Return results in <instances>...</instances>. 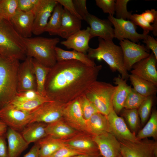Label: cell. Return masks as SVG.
Returning a JSON list of instances; mask_svg holds the SVG:
<instances>
[{
	"label": "cell",
	"instance_id": "bcb514c9",
	"mask_svg": "<svg viewBox=\"0 0 157 157\" xmlns=\"http://www.w3.org/2000/svg\"><path fill=\"white\" fill-rule=\"evenodd\" d=\"M64 7L71 14L82 20V19L76 11L72 0H56Z\"/></svg>",
	"mask_w": 157,
	"mask_h": 157
},
{
	"label": "cell",
	"instance_id": "816d5d0a",
	"mask_svg": "<svg viewBox=\"0 0 157 157\" xmlns=\"http://www.w3.org/2000/svg\"><path fill=\"white\" fill-rule=\"evenodd\" d=\"M39 149V144L36 142L23 157H38Z\"/></svg>",
	"mask_w": 157,
	"mask_h": 157
},
{
	"label": "cell",
	"instance_id": "5b68a950",
	"mask_svg": "<svg viewBox=\"0 0 157 157\" xmlns=\"http://www.w3.org/2000/svg\"><path fill=\"white\" fill-rule=\"evenodd\" d=\"M19 60L0 57V109L15 98L17 91Z\"/></svg>",
	"mask_w": 157,
	"mask_h": 157
},
{
	"label": "cell",
	"instance_id": "44dd1931",
	"mask_svg": "<svg viewBox=\"0 0 157 157\" xmlns=\"http://www.w3.org/2000/svg\"><path fill=\"white\" fill-rule=\"evenodd\" d=\"M66 145L85 154H99L98 147L91 138L83 134H76L64 140Z\"/></svg>",
	"mask_w": 157,
	"mask_h": 157
},
{
	"label": "cell",
	"instance_id": "2e32d148",
	"mask_svg": "<svg viewBox=\"0 0 157 157\" xmlns=\"http://www.w3.org/2000/svg\"><path fill=\"white\" fill-rule=\"evenodd\" d=\"M157 59L152 52L147 57L134 64L132 66L131 74L137 75L157 85Z\"/></svg>",
	"mask_w": 157,
	"mask_h": 157
},
{
	"label": "cell",
	"instance_id": "f907efd6",
	"mask_svg": "<svg viewBox=\"0 0 157 157\" xmlns=\"http://www.w3.org/2000/svg\"><path fill=\"white\" fill-rule=\"evenodd\" d=\"M3 135H0V157H8V148Z\"/></svg>",
	"mask_w": 157,
	"mask_h": 157
},
{
	"label": "cell",
	"instance_id": "30bf717a",
	"mask_svg": "<svg viewBox=\"0 0 157 157\" xmlns=\"http://www.w3.org/2000/svg\"><path fill=\"white\" fill-rule=\"evenodd\" d=\"M119 44L123 52L124 66L127 71L132 69L134 64L150 55V50L143 44L127 39L120 41Z\"/></svg>",
	"mask_w": 157,
	"mask_h": 157
},
{
	"label": "cell",
	"instance_id": "9c48e42d",
	"mask_svg": "<svg viewBox=\"0 0 157 157\" xmlns=\"http://www.w3.org/2000/svg\"><path fill=\"white\" fill-rule=\"evenodd\" d=\"M108 18L114 26V38L120 41L127 39L136 43L144 39L148 35L138 33L137 26L130 20L117 19L110 15Z\"/></svg>",
	"mask_w": 157,
	"mask_h": 157
},
{
	"label": "cell",
	"instance_id": "6da1fadb",
	"mask_svg": "<svg viewBox=\"0 0 157 157\" xmlns=\"http://www.w3.org/2000/svg\"><path fill=\"white\" fill-rule=\"evenodd\" d=\"M102 68L101 65L91 67L75 60L57 62L47 78V97L64 104L78 98L97 80Z\"/></svg>",
	"mask_w": 157,
	"mask_h": 157
},
{
	"label": "cell",
	"instance_id": "d4e9b609",
	"mask_svg": "<svg viewBox=\"0 0 157 157\" xmlns=\"http://www.w3.org/2000/svg\"><path fill=\"white\" fill-rule=\"evenodd\" d=\"M86 121L87 133L92 136L112 133L107 116L99 112L94 114Z\"/></svg>",
	"mask_w": 157,
	"mask_h": 157
},
{
	"label": "cell",
	"instance_id": "7bdbcfd3",
	"mask_svg": "<svg viewBox=\"0 0 157 157\" xmlns=\"http://www.w3.org/2000/svg\"><path fill=\"white\" fill-rule=\"evenodd\" d=\"M96 5L101 9L104 13L113 16L115 14V0H96Z\"/></svg>",
	"mask_w": 157,
	"mask_h": 157
},
{
	"label": "cell",
	"instance_id": "f6af8a7d",
	"mask_svg": "<svg viewBox=\"0 0 157 157\" xmlns=\"http://www.w3.org/2000/svg\"><path fill=\"white\" fill-rule=\"evenodd\" d=\"M39 95L34 90H28L21 92H18L12 101L17 102H22L34 99Z\"/></svg>",
	"mask_w": 157,
	"mask_h": 157
},
{
	"label": "cell",
	"instance_id": "91938a15",
	"mask_svg": "<svg viewBox=\"0 0 157 157\" xmlns=\"http://www.w3.org/2000/svg\"></svg>",
	"mask_w": 157,
	"mask_h": 157
},
{
	"label": "cell",
	"instance_id": "3957f363",
	"mask_svg": "<svg viewBox=\"0 0 157 157\" xmlns=\"http://www.w3.org/2000/svg\"><path fill=\"white\" fill-rule=\"evenodd\" d=\"M0 56L19 60L27 57L24 38L10 21L3 19L0 20Z\"/></svg>",
	"mask_w": 157,
	"mask_h": 157
},
{
	"label": "cell",
	"instance_id": "ab89813d",
	"mask_svg": "<svg viewBox=\"0 0 157 157\" xmlns=\"http://www.w3.org/2000/svg\"><path fill=\"white\" fill-rule=\"evenodd\" d=\"M151 97V96L147 97L138 108L139 117L142 124L146 122L151 113L153 102Z\"/></svg>",
	"mask_w": 157,
	"mask_h": 157
},
{
	"label": "cell",
	"instance_id": "f1b7e54d",
	"mask_svg": "<svg viewBox=\"0 0 157 157\" xmlns=\"http://www.w3.org/2000/svg\"><path fill=\"white\" fill-rule=\"evenodd\" d=\"M37 142L39 146L38 157H48L65 145L64 140L49 135H47Z\"/></svg>",
	"mask_w": 157,
	"mask_h": 157
},
{
	"label": "cell",
	"instance_id": "7402d4cb",
	"mask_svg": "<svg viewBox=\"0 0 157 157\" xmlns=\"http://www.w3.org/2000/svg\"><path fill=\"white\" fill-rule=\"evenodd\" d=\"M6 135L8 157H18L28 147L29 144L17 130L9 127Z\"/></svg>",
	"mask_w": 157,
	"mask_h": 157
},
{
	"label": "cell",
	"instance_id": "ba28073f",
	"mask_svg": "<svg viewBox=\"0 0 157 157\" xmlns=\"http://www.w3.org/2000/svg\"><path fill=\"white\" fill-rule=\"evenodd\" d=\"M66 104L51 100L46 102L31 112L30 123L41 122L49 124L63 118Z\"/></svg>",
	"mask_w": 157,
	"mask_h": 157
},
{
	"label": "cell",
	"instance_id": "ffe728a7",
	"mask_svg": "<svg viewBox=\"0 0 157 157\" xmlns=\"http://www.w3.org/2000/svg\"><path fill=\"white\" fill-rule=\"evenodd\" d=\"M90 30L89 27L80 30L70 36L66 40L61 41L60 43L67 49H72L86 54L90 48L89 45L91 39Z\"/></svg>",
	"mask_w": 157,
	"mask_h": 157
},
{
	"label": "cell",
	"instance_id": "d590c367",
	"mask_svg": "<svg viewBox=\"0 0 157 157\" xmlns=\"http://www.w3.org/2000/svg\"><path fill=\"white\" fill-rule=\"evenodd\" d=\"M121 112L122 116L125 118L131 129L135 133L139 126L140 117L138 109L123 108Z\"/></svg>",
	"mask_w": 157,
	"mask_h": 157
},
{
	"label": "cell",
	"instance_id": "603a6c76",
	"mask_svg": "<svg viewBox=\"0 0 157 157\" xmlns=\"http://www.w3.org/2000/svg\"><path fill=\"white\" fill-rule=\"evenodd\" d=\"M117 88L114 95L112 104L113 109L117 114L119 113L124 108L125 102L131 88L119 75L113 78Z\"/></svg>",
	"mask_w": 157,
	"mask_h": 157
},
{
	"label": "cell",
	"instance_id": "8d00e7d4",
	"mask_svg": "<svg viewBox=\"0 0 157 157\" xmlns=\"http://www.w3.org/2000/svg\"><path fill=\"white\" fill-rule=\"evenodd\" d=\"M147 98L137 92L131 88L125 102L124 108L138 109Z\"/></svg>",
	"mask_w": 157,
	"mask_h": 157
},
{
	"label": "cell",
	"instance_id": "4dcf8cb0",
	"mask_svg": "<svg viewBox=\"0 0 157 157\" xmlns=\"http://www.w3.org/2000/svg\"><path fill=\"white\" fill-rule=\"evenodd\" d=\"M32 62L36 81V92L39 95L47 97L45 90V85L51 68L45 66L33 58Z\"/></svg>",
	"mask_w": 157,
	"mask_h": 157
},
{
	"label": "cell",
	"instance_id": "680465c9",
	"mask_svg": "<svg viewBox=\"0 0 157 157\" xmlns=\"http://www.w3.org/2000/svg\"><path fill=\"white\" fill-rule=\"evenodd\" d=\"M2 1V0H0V3Z\"/></svg>",
	"mask_w": 157,
	"mask_h": 157
},
{
	"label": "cell",
	"instance_id": "e0dca14e",
	"mask_svg": "<svg viewBox=\"0 0 157 157\" xmlns=\"http://www.w3.org/2000/svg\"><path fill=\"white\" fill-rule=\"evenodd\" d=\"M35 15L31 11L24 12L18 10L10 22L17 32L23 38H31Z\"/></svg>",
	"mask_w": 157,
	"mask_h": 157
},
{
	"label": "cell",
	"instance_id": "f35d334b",
	"mask_svg": "<svg viewBox=\"0 0 157 157\" xmlns=\"http://www.w3.org/2000/svg\"><path fill=\"white\" fill-rule=\"evenodd\" d=\"M129 0H115V14L116 18L130 20L132 11L127 10V5Z\"/></svg>",
	"mask_w": 157,
	"mask_h": 157
},
{
	"label": "cell",
	"instance_id": "cb8c5ba5",
	"mask_svg": "<svg viewBox=\"0 0 157 157\" xmlns=\"http://www.w3.org/2000/svg\"><path fill=\"white\" fill-rule=\"evenodd\" d=\"M81 20L71 14L63 8L61 23L57 35L67 39L81 30Z\"/></svg>",
	"mask_w": 157,
	"mask_h": 157
},
{
	"label": "cell",
	"instance_id": "5bb4252c",
	"mask_svg": "<svg viewBox=\"0 0 157 157\" xmlns=\"http://www.w3.org/2000/svg\"><path fill=\"white\" fill-rule=\"evenodd\" d=\"M85 21L90 26L91 39L98 37L105 40L111 41L114 38L113 25L108 19H101L89 13Z\"/></svg>",
	"mask_w": 157,
	"mask_h": 157
},
{
	"label": "cell",
	"instance_id": "484cf974",
	"mask_svg": "<svg viewBox=\"0 0 157 157\" xmlns=\"http://www.w3.org/2000/svg\"><path fill=\"white\" fill-rule=\"evenodd\" d=\"M46 131L47 135L63 140L68 139L77 134V131L63 120V118L47 124Z\"/></svg>",
	"mask_w": 157,
	"mask_h": 157
},
{
	"label": "cell",
	"instance_id": "52a82bcc",
	"mask_svg": "<svg viewBox=\"0 0 157 157\" xmlns=\"http://www.w3.org/2000/svg\"><path fill=\"white\" fill-rule=\"evenodd\" d=\"M122 157H157V142L148 139L118 140Z\"/></svg>",
	"mask_w": 157,
	"mask_h": 157
},
{
	"label": "cell",
	"instance_id": "8fae6325",
	"mask_svg": "<svg viewBox=\"0 0 157 157\" xmlns=\"http://www.w3.org/2000/svg\"><path fill=\"white\" fill-rule=\"evenodd\" d=\"M31 117V113L18 110L9 104L0 109V120L17 131L22 130L29 124Z\"/></svg>",
	"mask_w": 157,
	"mask_h": 157
},
{
	"label": "cell",
	"instance_id": "60d3db41",
	"mask_svg": "<svg viewBox=\"0 0 157 157\" xmlns=\"http://www.w3.org/2000/svg\"><path fill=\"white\" fill-rule=\"evenodd\" d=\"M130 20L136 25H138L141 27L143 30V33L145 35L148 34L150 31H153V28L152 25L145 21L142 17L140 14H132Z\"/></svg>",
	"mask_w": 157,
	"mask_h": 157
},
{
	"label": "cell",
	"instance_id": "d6a6232c",
	"mask_svg": "<svg viewBox=\"0 0 157 157\" xmlns=\"http://www.w3.org/2000/svg\"><path fill=\"white\" fill-rule=\"evenodd\" d=\"M51 101L47 97L39 95L35 98L22 102L12 101L9 104L18 110L31 113L43 103Z\"/></svg>",
	"mask_w": 157,
	"mask_h": 157
},
{
	"label": "cell",
	"instance_id": "f546056e",
	"mask_svg": "<svg viewBox=\"0 0 157 157\" xmlns=\"http://www.w3.org/2000/svg\"><path fill=\"white\" fill-rule=\"evenodd\" d=\"M129 78L133 88L141 95L147 97L156 93L157 86L152 83L132 74L129 75Z\"/></svg>",
	"mask_w": 157,
	"mask_h": 157
},
{
	"label": "cell",
	"instance_id": "c3c4849f",
	"mask_svg": "<svg viewBox=\"0 0 157 157\" xmlns=\"http://www.w3.org/2000/svg\"><path fill=\"white\" fill-rule=\"evenodd\" d=\"M140 14L143 19L150 24L153 23L157 19V11L154 9L146 10Z\"/></svg>",
	"mask_w": 157,
	"mask_h": 157
},
{
	"label": "cell",
	"instance_id": "8992f818",
	"mask_svg": "<svg viewBox=\"0 0 157 157\" xmlns=\"http://www.w3.org/2000/svg\"><path fill=\"white\" fill-rule=\"evenodd\" d=\"M117 88V86L96 80L89 86L84 94L99 112L107 116L113 109V99Z\"/></svg>",
	"mask_w": 157,
	"mask_h": 157
},
{
	"label": "cell",
	"instance_id": "db71d44e",
	"mask_svg": "<svg viewBox=\"0 0 157 157\" xmlns=\"http://www.w3.org/2000/svg\"><path fill=\"white\" fill-rule=\"evenodd\" d=\"M100 154H85L78 155L72 157H99Z\"/></svg>",
	"mask_w": 157,
	"mask_h": 157
},
{
	"label": "cell",
	"instance_id": "ac0fdd59",
	"mask_svg": "<svg viewBox=\"0 0 157 157\" xmlns=\"http://www.w3.org/2000/svg\"><path fill=\"white\" fill-rule=\"evenodd\" d=\"M112 133L118 140H138L135 133L131 132L124 119L119 116L113 109L107 116Z\"/></svg>",
	"mask_w": 157,
	"mask_h": 157
},
{
	"label": "cell",
	"instance_id": "277c9868",
	"mask_svg": "<svg viewBox=\"0 0 157 157\" xmlns=\"http://www.w3.org/2000/svg\"><path fill=\"white\" fill-rule=\"evenodd\" d=\"M24 40L26 56L50 68L56 63L55 48L60 42L59 38L38 37L24 38Z\"/></svg>",
	"mask_w": 157,
	"mask_h": 157
},
{
	"label": "cell",
	"instance_id": "1f68e13d",
	"mask_svg": "<svg viewBox=\"0 0 157 157\" xmlns=\"http://www.w3.org/2000/svg\"><path fill=\"white\" fill-rule=\"evenodd\" d=\"M63 10L62 6L58 3L54 8L44 32L51 35H57L61 23Z\"/></svg>",
	"mask_w": 157,
	"mask_h": 157
},
{
	"label": "cell",
	"instance_id": "f5cc1de1",
	"mask_svg": "<svg viewBox=\"0 0 157 157\" xmlns=\"http://www.w3.org/2000/svg\"><path fill=\"white\" fill-rule=\"evenodd\" d=\"M7 127V126L0 120V135H2L6 132Z\"/></svg>",
	"mask_w": 157,
	"mask_h": 157
},
{
	"label": "cell",
	"instance_id": "ee69618b",
	"mask_svg": "<svg viewBox=\"0 0 157 157\" xmlns=\"http://www.w3.org/2000/svg\"><path fill=\"white\" fill-rule=\"evenodd\" d=\"M76 9L82 20L86 21L89 13L86 7V0H73Z\"/></svg>",
	"mask_w": 157,
	"mask_h": 157
},
{
	"label": "cell",
	"instance_id": "7a4b0ae2",
	"mask_svg": "<svg viewBox=\"0 0 157 157\" xmlns=\"http://www.w3.org/2000/svg\"><path fill=\"white\" fill-rule=\"evenodd\" d=\"M99 45L96 48H90L87 52L88 57L93 60H103L113 72L118 71L124 79L129 78V75L124 65L122 49L111 41H107L99 38Z\"/></svg>",
	"mask_w": 157,
	"mask_h": 157
},
{
	"label": "cell",
	"instance_id": "7dc6e473",
	"mask_svg": "<svg viewBox=\"0 0 157 157\" xmlns=\"http://www.w3.org/2000/svg\"><path fill=\"white\" fill-rule=\"evenodd\" d=\"M143 42L146 44V47L149 50H151L157 59V41L152 36L148 34L143 40Z\"/></svg>",
	"mask_w": 157,
	"mask_h": 157
},
{
	"label": "cell",
	"instance_id": "b9f144b4",
	"mask_svg": "<svg viewBox=\"0 0 157 157\" xmlns=\"http://www.w3.org/2000/svg\"><path fill=\"white\" fill-rule=\"evenodd\" d=\"M85 154H86L65 145L48 157H72Z\"/></svg>",
	"mask_w": 157,
	"mask_h": 157
},
{
	"label": "cell",
	"instance_id": "7c38bea8",
	"mask_svg": "<svg viewBox=\"0 0 157 157\" xmlns=\"http://www.w3.org/2000/svg\"><path fill=\"white\" fill-rule=\"evenodd\" d=\"M32 60V58L27 56L19 66L17 76V91L18 93L28 90L36 91V81Z\"/></svg>",
	"mask_w": 157,
	"mask_h": 157
},
{
	"label": "cell",
	"instance_id": "836d02e7",
	"mask_svg": "<svg viewBox=\"0 0 157 157\" xmlns=\"http://www.w3.org/2000/svg\"><path fill=\"white\" fill-rule=\"evenodd\" d=\"M138 140H142L147 137H157V111L153 110L150 118L144 127L136 135Z\"/></svg>",
	"mask_w": 157,
	"mask_h": 157
},
{
	"label": "cell",
	"instance_id": "4fadbf2b",
	"mask_svg": "<svg viewBox=\"0 0 157 157\" xmlns=\"http://www.w3.org/2000/svg\"><path fill=\"white\" fill-rule=\"evenodd\" d=\"M63 119L76 131L87 133L86 121L83 116L78 98L66 104Z\"/></svg>",
	"mask_w": 157,
	"mask_h": 157
},
{
	"label": "cell",
	"instance_id": "681fc988",
	"mask_svg": "<svg viewBox=\"0 0 157 157\" xmlns=\"http://www.w3.org/2000/svg\"><path fill=\"white\" fill-rule=\"evenodd\" d=\"M18 10L24 12L31 11L34 5L31 0H17Z\"/></svg>",
	"mask_w": 157,
	"mask_h": 157
},
{
	"label": "cell",
	"instance_id": "11a10c76",
	"mask_svg": "<svg viewBox=\"0 0 157 157\" xmlns=\"http://www.w3.org/2000/svg\"><path fill=\"white\" fill-rule=\"evenodd\" d=\"M153 28V33L155 36L157 35V19H156L153 24L152 25Z\"/></svg>",
	"mask_w": 157,
	"mask_h": 157
},
{
	"label": "cell",
	"instance_id": "83f0119b",
	"mask_svg": "<svg viewBox=\"0 0 157 157\" xmlns=\"http://www.w3.org/2000/svg\"><path fill=\"white\" fill-rule=\"evenodd\" d=\"M55 50L57 62L75 60L90 66L94 67L96 65L94 60L90 59L87 55L83 53L74 50L71 51H66L57 47H55Z\"/></svg>",
	"mask_w": 157,
	"mask_h": 157
},
{
	"label": "cell",
	"instance_id": "6f0895ef",
	"mask_svg": "<svg viewBox=\"0 0 157 157\" xmlns=\"http://www.w3.org/2000/svg\"><path fill=\"white\" fill-rule=\"evenodd\" d=\"M117 157H122V156H121V155H120L119 156H118Z\"/></svg>",
	"mask_w": 157,
	"mask_h": 157
},
{
	"label": "cell",
	"instance_id": "e575fe53",
	"mask_svg": "<svg viewBox=\"0 0 157 157\" xmlns=\"http://www.w3.org/2000/svg\"><path fill=\"white\" fill-rule=\"evenodd\" d=\"M17 10V0H2L0 3V13L2 18L9 21Z\"/></svg>",
	"mask_w": 157,
	"mask_h": 157
},
{
	"label": "cell",
	"instance_id": "74e56055",
	"mask_svg": "<svg viewBox=\"0 0 157 157\" xmlns=\"http://www.w3.org/2000/svg\"><path fill=\"white\" fill-rule=\"evenodd\" d=\"M78 99L83 116L86 120L94 114L99 112L95 106L87 98L84 94L80 96Z\"/></svg>",
	"mask_w": 157,
	"mask_h": 157
},
{
	"label": "cell",
	"instance_id": "4316f807",
	"mask_svg": "<svg viewBox=\"0 0 157 157\" xmlns=\"http://www.w3.org/2000/svg\"><path fill=\"white\" fill-rule=\"evenodd\" d=\"M47 125L41 122L29 124L22 130L21 134L29 144L37 142L47 135L46 131Z\"/></svg>",
	"mask_w": 157,
	"mask_h": 157
},
{
	"label": "cell",
	"instance_id": "d6986e66",
	"mask_svg": "<svg viewBox=\"0 0 157 157\" xmlns=\"http://www.w3.org/2000/svg\"><path fill=\"white\" fill-rule=\"evenodd\" d=\"M56 0H45L35 15L33 33L36 35L44 32L49 18L56 6L58 3Z\"/></svg>",
	"mask_w": 157,
	"mask_h": 157
},
{
	"label": "cell",
	"instance_id": "9f6ffc18",
	"mask_svg": "<svg viewBox=\"0 0 157 157\" xmlns=\"http://www.w3.org/2000/svg\"><path fill=\"white\" fill-rule=\"evenodd\" d=\"M2 19H3L1 17V14H0V20H1Z\"/></svg>",
	"mask_w": 157,
	"mask_h": 157
},
{
	"label": "cell",
	"instance_id": "9a60e30c",
	"mask_svg": "<svg viewBox=\"0 0 157 157\" xmlns=\"http://www.w3.org/2000/svg\"><path fill=\"white\" fill-rule=\"evenodd\" d=\"M92 137L103 157H117L120 155V143L112 133L108 132Z\"/></svg>",
	"mask_w": 157,
	"mask_h": 157
}]
</instances>
